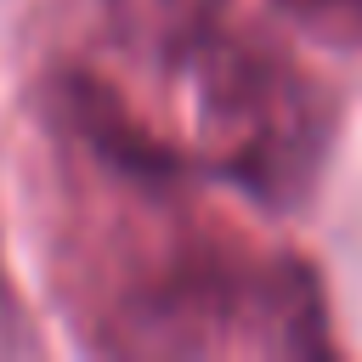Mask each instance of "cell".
<instances>
[{
  "label": "cell",
  "mask_w": 362,
  "mask_h": 362,
  "mask_svg": "<svg viewBox=\"0 0 362 362\" xmlns=\"http://www.w3.org/2000/svg\"><path fill=\"white\" fill-rule=\"evenodd\" d=\"M294 23H305L311 34L345 45V51H362V0H277Z\"/></svg>",
  "instance_id": "4"
},
{
  "label": "cell",
  "mask_w": 362,
  "mask_h": 362,
  "mask_svg": "<svg viewBox=\"0 0 362 362\" xmlns=\"http://www.w3.org/2000/svg\"><path fill=\"white\" fill-rule=\"evenodd\" d=\"M119 28L153 57H198L215 40V0H113Z\"/></svg>",
  "instance_id": "2"
},
{
  "label": "cell",
  "mask_w": 362,
  "mask_h": 362,
  "mask_svg": "<svg viewBox=\"0 0 362 362\" xmlns=\"http://www.w3.org/2000/svg\"><path fill=\"white\" fill-rule=\"evenodd\" d=\"M328 96L288 57L243 40L198 45V136L221 175L260 204H294L328 153Z\"/></svg>",
  "instance_id": "1"
},
{
  "label": "cell",
  "mask_w": 362,
  "mask_h": 362,
  "mask_svg": "<svg viewBox=\"0 0 362 362\" xmlns=\"http://www.w3.org/2000/svg\"><path fill=\"white\" fill-rule=\"evenodd\" d=\"M74 119H79V130L113 158V170H136V175H164V170H170V153H164L141 124H130V113H124L102 85L74 79Z\"/></svg>",
  "instance_id": "3"
}]
</instances>
